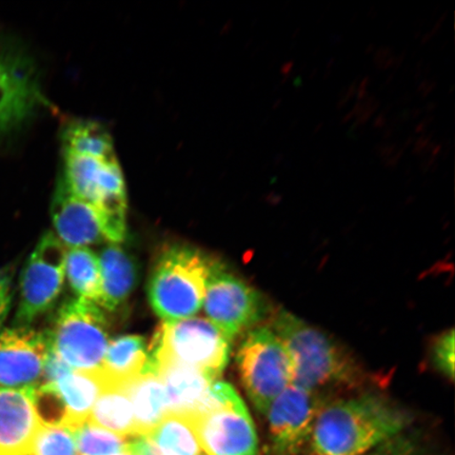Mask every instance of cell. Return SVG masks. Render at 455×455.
<instances>
[{
	"label": "cell",
	"instance_id": "1",
	"mask_svg": "<svg viewBox=\"0 0 455 455\" xmlns=\"http://www.w3.org/2000/svg\"><path fill=\"white\" fill-rule=\"evenodd\" d=\"M411 420L386 397L344 398L321 409L309 445L315 455H366L401 435Z\"/></svg>",
	"mask_w": 455,
	"mask_h": 455
},
{
	"label": "cell",
	"instance_id": "2",
	"mask_svg": "<svg viewBox=\"0 0 455 455\" xmlns=\"http://www.w3.org/2000/svg\"><path fill=\"white\" fill-rule=\"evenodd\" d=\"M270 328L282 340L291 361L292 384L320 392L322 388L361 383L363 372L354 358L291 312L277 311Z\"/></svg>",
	"mask_w": 455,
	"mask_h": 455
},
{
	"label": "cell",
	"instance_id": "3",
	"mask_svg": "<svg viewBox=\"0 0 455 455\" xmlns=\"http://www.w3.org/2000/svg\"><path fill=\"white\" fill-rule=\"evenodd\" d=\"M214 261L185 244L164 250L148 283L151 307L164 322L185 320L201 310Z\"/></svg>",
	"mask_w": 455,
	"mask_h": 455
},
{
	"label": "cell",
	"instance_id": "4",
	"mask_svg": "<svg viewBox=\"0 0 455 455\" xmlns=\"http://www.w3.org/2000/svg\"><path fill=\"white\" fill-rule=\"evenodd\" d=\"M45 334L51 350L76 371H98L109 345L104 313L99 305L79 298L60 307Z\"/></svg>",
	"mask_w": 455,
	"mask_h": 455
},
{
	"label": "cell",
	"instance_id": "5",
	"mask_svg": "<svg viewBox=\"0 0 455 455\" xmlns=\"http://www.w3.org/2000/svg\"><path fill=\"white\" fill-rule=\"evenodd\" d=\"M230 343L212 322L202 317L164 322L148 349V362L173 361L218 379L229 362Z\"/></svg>",
	"mask_w": 455,
	"mask_h": 455
},
{
	"label": "cell",
	"instance_id": "6",
	"mask_svg": "<svg viewBox=\"0 0 455 455\" xmlns=\"http://www.w3.org/2000/svg\"><path fill=\"white\" fill-rule=\"evenodd\" d=\"M238 371L250 401L266 415L273 402L293 383L291 361L270 327L248 331L236 355Z\"/></svg>",
	"mask_w": 455,
	"mask_h": 455
},
{
	"label": "cell",
	"instance_id": "7",
	"mask_svg": "<svg viewBox=\"0 0 455 455\" xmlns=\"http://www.w3.org/2000/svg\"><path fill=\"white\" fill-rule=\"evenodd\" d=\"M67 248L59 237L43 235L22 270L15 325L28 327L56 304L64 287Z\"/></svg>",
	"mask_w": 455,
	"mask_h": 455
},
{
	"label": "cell",
	"instance_id": "8",
	"mask_svg": "<svg viewBox=\"0 0 455 455\" xmlns=\"http://www.w3.org/2000/svg\"><path fill=\"white\" fill-rule=\"evenodd\" d=\"M203 306L209 321L230 341L258 327L267 315L265 299L258 290L216 260Z\"/></svg>",
	"mask_w": 455,
	"mask_h": 455
},
{
	"label": "cell",
	"instance_id": "9",
	"mask_svg": "<svg viewBox=\"0 0 455 455\" xmlns=\"http://www.w3.org/2000/svg\"><path fill=\"white\" fill-rule=\"evenodd\" d=\"M323 403L320 392L291 384L273 402L268 418L273 455H299L309 445Z\"/></svg>",
	"mask_w": 455,
	"mask_h": 455
},
{
	"label": "cell",
	"instance_id": "10",
	"mask_svg": "<svg viewBox=\"0 0 455 455\" xmlns=\"http://www.w3.org/2000/svg\"><path fill=\"white\" fill-rule=\"evenodd\" d=\"M190 419L203 455H259L252 419L237 392L223 405Z\"/></svg>",
	"mask_w": 455,
	"mask_h": 455
},
{
	"label": "cell",
	"instance_id": "11",
	"mask_svg": "<svg viewBox=\"0 0 455 455\" xmlns=\"http://www.w3.org/2000/svg\"><path fill=\"white\" fill-rule=\"evenodd\" d=\"M42 101L32 62L0 37V139L21 127Z\"/></svg>",
	"mask_w": 455,
	"mask_h": 455
},
{
	"label": "cell",
	"instance_id": "12",
	"mask_svg": "<svg viewBox=\"0 0 455 455\" xmlns=\"http://www.w3.org/2000/svg\"><path fill=\"white\" fill-rule=\"evenodd\" d=\"M50 345L47 334L28 327L0 332V387L26 388L43 382Z\"/></svg>",
	"mask_w": 455,
	"mask_h": 455
},
{
	"label": "cell",
	"instance_id": "13",
	"mask_svg": "<svg viewBox=\"0 0 455 455\" xmlns=\"http://www.w3.org/2000/svg\"><path fill=\"white\" fill-rule=\"evenodd\" d=\"M43 425L36 387H0V455H31Z\"/></svg>",
	"mask_w": 455,
	"mask_h": 455
},
{
	"label": "cell",
	"instance_id": "14",
	"mask_svg": "<svg viewBox=\"0 0 455 455\" xmlns=\"http://www.w3.org/2000/svg\"><path fill=\"white\" fill-rule=\"evenodd\" d=\"M157 375L166 390L168 414L196 417L216 380L201 370L169 360L148 362L144 373Z\"/></svg>",
	"mask_w": 455,
	"mask_h": 455
},
{
	"label": "cell",
	"instance_id": "15",
	"mask_svg": "<svg viewBox=\"0 0 455 455\" xmlns=\"http://www.w3.org/2000/svg\"><path fill=\"white\" fill-rule=\"evenodd\" d=\"M53 226L62 243L85 247L104 240L92 204L74 196L60 180L51 204Z\"/></svg>",
	"mask_w": 455,
	"mask_h": 455
},
{
	"label": "cell",
	"instance_id": "16",
	"mask_svg": "<svg viewBox=\"0 0 455 455\" xmlns=\"http://www.w3.org/2000/svg\"><path fill=\"white\" fill-rule=\"evenodd\" d=\"M101 295L99 306L114 311L126 303L139 278L132 255L116 243L102 249L100 256Z\"/></svg>",
	"mask_w": 455,
	"mask_h": 455
},
{
	"label": "cell",
	"instance_id": "17",
	"mask_svg": "<svg viewBox=\"0 0 455 455\" xmlns=\"http://www.w3.org/2000/svg\"><path fill=\"white\" fill-rule=\"evenodd\" d=\"M148 348L144 338L124 335L113 339L99 369L106 387H124L145 372Z\"/></svg>",
	"mask_w": 455,
	"mask_h": 455
},
{
	"label": "cell",
	"instance_id": "18",
	"mask_svg": "<svg viewBox=\"0 0 455 455\" xmlns=\"http://www.w3.org/2000/svg\"><path fill=\"white\" fill-rule=\"evenodd\" d=\"M51 385L65 407L66 414L61 425L72 430L87 422L91 409L105 389L99 370L95 372L73 370Z\"/></svg>",
	"mask_w": 455,
	"mask_h": 455
},
{
	"label": "cell",
	"instance_id": "19",
	"mask_svg": "<svg viewBox=\"0 0 455 455\" xmlns=\"http://www.w3.org/2000/svg\"><path fill=\"white\" fill-rule=\"evenodd\" d=\"M124 388L132 403L136 436L149 435L169 412L162 380L156 374L142 373Z\"/></svg>",
	"mask_w": 455,
	"mask_h": 455
},
{
	"label": "cell",
	"instance_id": "20",
	"mask_svg": "<svg viewBox=\"0 0 455 455\" xmlns=\"http://www.w3.org/2000/svg\"><path fill=\"white\" fill-rule=\"evenodd\" d=\"M88 423L117 435L136 436L132 403L124 387H106L91 409Z\"/></svg>",
	"mask_w": 455,
	"mask_h": 455
},
{
	"label": "cell",
	"instance_id": "21",
	"mask_svg": "<svg viewBox=\"0 0 455 455\" xmlns=\"http://www.w3.org/2000/svg\"><path fill=\"white\" fill-rule=\"evenodd\" d=\"M148 436L162 455H203L189 417L167 414Z\"/></svg>",
	"mask_w": 455,
	"mask_h": 455
},
{
	"label": "cell",
	"instance_id": "22",
	"mask_svg": "<svg viewBox=\"0 0 455 455\" xmlns=\"http://www.w3.org/2000/svg\"><path fill=\"white\" fill-rule=\"evenodd\" d=\"M68 280L79 299L99 305L101 295V276L99 256L87 247L67 250Z\"/></svg>",
	"mask_w": 455,
	"mask_h": 455
},
{
	"label": "cell",
	"instance_id": "23",
	"mask_svg": "<svg viewBox=\"0 0 455 455\" xmlns=\"http://www.w3.org/2000/svg\"><path fill=\"white\" fill-rule=\"evenodd\" d=\"M65 151L95 158H116L111 135L100 124L76 121L68 124L62 133Z\"/></svg>",
	"mask_w": 455,
	"mask_h": 455
},
{
	"label": "cell",
	"instance_id": "24",
	"mask_svg": "<svg viewBox=\"0 0 455 455\" xmlns=\"http://www.w3.org/2000/svg\"><path fill=\"white\" fill-rule=\"evenodd\" d=\"M105 159L65 151L64 183L74 196L92 204L100 196V184Z\"/></svg>",
	"mask_w": 455,
	"mask_h": 455
},
{
	"label": "cell",
	"instance_id": "25",
	"mask_svg": "<svg viewBox=\"0 0 455 455\" xmlns=\"http://www.w3.org/2000/svg\"><path fill=\"white\" fill-rule=\"evenodd\" d=\"M78 455H116L126 452L127 437L100 428L88 422L73 430Z\"/></svg>",
	"mask_w": 455,
	"mask_h": 455
},
{
	"label": "cell",
	"instance_id": "26",
	"mask_svg": "<svg viewBox=\"0 0 455 455\" xmlns=\"http://www.w3.org/2000/svg\"><path fill=\"white\" fill-rule=\"evenodd\" d=\"M102 236L114 243H121L127 233V195H114L93 204Z\"/></svg>",
	"mask_w": 455,
	"mask_h": 455
},
{
	"label": "cell",
	"instance_id": "27",
	"mask_svg": "<svg viewBox=\"0 0 455 455\" xmlns=\"http://www.w3.org/2000/svg\"><path fill=\"white\" fill-rule=\"evenodd\" d=\"M31 455H78L73 430L60 424H44Z\"/></svg>",
	"mask_w": 455,
	"mask_h": 455
},
{
	"label": "cell",
	"instance_id": "28",
	"mask_svg": "<svg viewBox=\"0 0 455 455\" xmlns=\"http://www.w3.org/2000/svg\"><path fill=\"white\" fill-rule=\"evenodd\" d=\"M454 331L443 332L432 347V360L441 373L448 379L454 378Z\"/></svg>",
	"mask_w": 455,
	"mask_h": 455
},
{
	"label": "cell",
	"instance_id": "29",
	"mask_svg": "<svg viewBox=\"0 0 455 455\" xmlns=\"http://www.w3.org/2000/svg\"><path fill=\"white\" fill-rule=\"evenodd\" d=\"M366 455H429L412 437L398 435Z\"/></svg>",
	"mask_w": 455,
	"mask_h": 455
},
{
	"label": "cell",
	"instance_id": "30",
	"mask_svg": "<svg viewBox=\"0 0 455 455\" xmlns=\"http://www.w3.org/2000/svg\"><path fill=\"white\" fill-rule=\"evenodd\" d=\"M13 300V271L4 269L0 271V332L7 320L11 305Z\"/></svg>",
	"mask_w": 455,
	"mask_h": 455
},
{
	"label": "cell",
	"instance_id": "31",
	"mask_svg": "<svg viewBox=\"0 0 455 455\" xmlns=\"http://www.w3.org/2000/svg\"><path fill=\"white\" fill-rule=\"evenodd\" d=\"M126 452L131 455H162L156 443L148 435L131 437Z\"/></svg>",
	"mask_w": 455,
	"mask_h": 455
},
{
	"label": "cell",
	"instance_id": "32",
	"mask_svg": "<svg viewBox=\"0 0 455 455\" xmlns=\"http://www.w3.org/2000/svg\"><path fill=\"white\" fill-rule=\"evenodd\" d=\"M116 455H131V454H130V453H128V452H122V453H118V454H116Z\"/></svg>",
	"mask_w": 455,
	"mask_h": 455
}]
</instances>
